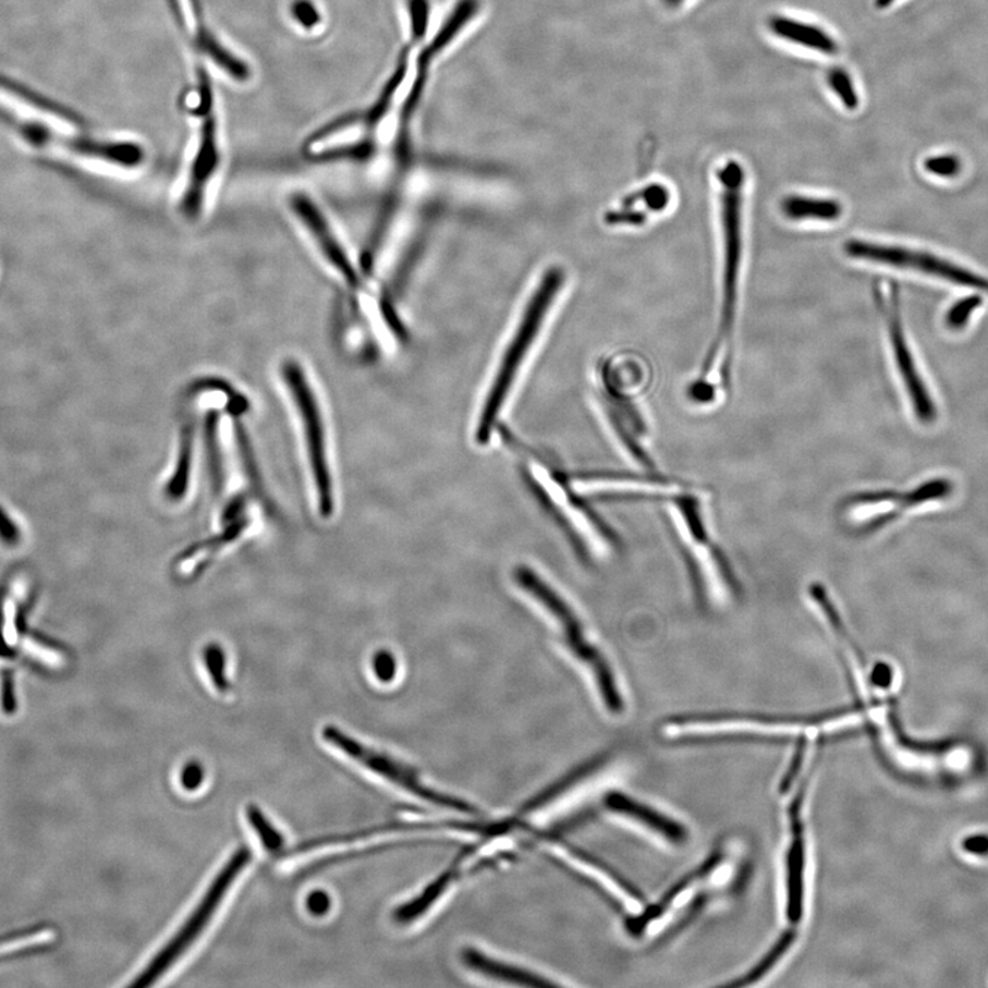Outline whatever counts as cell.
I'll return each instance as SVG.
<instances>
[{
	"label": "cell",
	"instance_id": "cell-29",
	"mask_svg": "<svg viewBox=\"0 0 988 988\" xmlns=\"http://www.w3.org/2000/svg\"><path fill=\"white\" fill-rule=\"evenodd\" d=\"M869 684L875 686L877 690H889L891 688L892 681H894V670L890 663L876 662L871 666L868 673Z\"/></svg>",
	"mask_w": 988,
	"mask_h": 988
},
{
	"label": "cell",
	"instance_id": "cell-15",
	"mask_svg": "<svg viewBox=\"0 0 988 988\" xmlns=\"http://www.w3.org/2000/svg\"><path fill=\"white\" fill-rule=\"evenodd\" d=\"M770 29L776 36L791 41L797 46L806 47L808 50L822 52V54H837L838 44L833 40L828 32L818 28L816 25L802 23L795 19L776 15L769 21Z\"/></svg>",
	"mask_w": 988,
	"mask_h": 988
},
{
	"label": "cell",
	"instance_id": "cell-11",
	"mask_svg": "<svg viewBox=\"0 0 988 988\" xmlns=\"http://www.w3.org/2000/svg\"><path fill=\"white\" fill-rule=\"evenodd\" d=\"M875 292L877 303H879L885 315L895 366L898 373H900L907 398L911 400L914 415H916L918 420L928 425V423L937 419V406H935L931 395H929L926 382L922 378L920 369L917 368L916 358H914L911 345H908L906 332L903 329L896 289L891 286L885 294L883 290L876 286Z\"/></svg>",
	"mask_w": 988,
	"mask_h": 988
},
{
	"label": "cell",
	"instance_id": "cell-8",
	"mask_svg": "<svg viewBox=\"0 0 988 988\" xmlns=\"http://www.w3.org/2000/svg\"><path fill=\"white\" fill-rule=\"evenodd\" d=\"M321 734H324V739L327 743L331 744V746H334L337 749H340L346 757L356 760V763L364 766V768L374 771V773L390 781V783L399 785L400 789L410 792V794L420 797L423 801L432 803V805L452 808V810L466 813V815H475V813H477V808L469 805L466 801L441 794V792L429 789V786L422 783L419 776H417L416 771L410 768V766L389 757L388 754L369 748L366 744L349 736V734L341 731L340 728L332 725L326 727Z\"/></svg>",
	"mask_w": 988,
	"mask_h": 988
},
{
	"label": "cell",
	"instance_id": "cell-23",
	"mask_svg": "<svg viewBox=\"0 0 988 988\" xmlns=\"http://www.w3.org/2000/svg\"><path fill=\"white\" fill-rule=\"evenodd\" d=\"M193 429L194 427L192 423H187V425L184 426L178 474L176 477H174V479L172 480L171 490H169L171 491V496H173V498H181V496H183L184 489H186L190 463H192Z\"/></svg>",
	"mask_w": 988,
	"mask_h": 988
},
{
	"label": "cell",
	"instance_id": "cell-22",
	"mask_svg": "<svg viewBox=\"0 0 988 988\" xmlns=\"http://www.w3.org/2000/svg\"><path fill=\"white\" fill-rule=\"evenodd\" d=\"M828 83L829 87L837 94V97L845 109L852 110V112L853 110L858 109V93L854 87L852 76L849 75V72L845 71V69L833 68L832 71L829 72Z\"/></svg>",
	"mask_w": 988,
	"mask_h": 988
},
{
	"label": "cell",
	"instance_id": "cell-4",
	"mask_svg": "<svg viewBox=\"0 0 988 988\" xmlns=\"http://www.w3.org/2000/svg\"><path fill=\"white\" fill-rule=\"evenodd\" d=\"M514 580L526 595L540 603L542 609L557 621L559 627L562 629L563 641L566 643L569 651L594 675L597 691H599L607 710L620 715L623 710V699L621 691L618 688L615 674L612 672L606 655L595 643L590 642L577 612L553 586L549 585L532 568L517 566L514 570Z\"/></svg>",
	"mask_w": 988,
	"mask_h": 988
},
{
	"label": "cell",
	"instance_id": "cell-20",
	"mask_svg": "<svg viewBox=\"0 0 988 988\" xmlns=\"http://www.w3.org/2000/svg\"><path fill=\"white\" fill-rule=\"evenodd\" d=\"M453 871H447V874L438 877L435 883L427 887V889L422 892L420 896L395 908L393 913L394 920L404 924L414 922L415 918L420 917L422 914L436 902L437 898L441 896L442 892L446 891L448 885L451 883Z\"/></svg>",
	"mask_w": 988,
	"mask_h": 988
},
{
	"label": "cell",
	"instance_id": "cell-30",
	"mask_svg": "<svg viewBox=\"0 0 988 988\" xmlns=\"http://www.w3.org/2000/svg\"><path fill=\"white\" fill-rule=\"evenodd\" d=\"M791 940V935H786V937H784V939L781 940V942L776 946L773 950H771L770 955H768V957H766L763 963L759 964L758 968H755L752 974L748 975V981L758 979L759 976H763L766 971L771 968V965H773L776 961L781 957V954L784 953L785 949L789 948Z\"/></svg>",
	"mask_w": 988,
	"mask_h": 988
},
{
	"label": "cell",
	"instance_id": "cell-10",
	"mask_svg": "<svg viewBox=\"0 0 988 988\" xmlns=\"http://www.w3.org/2000/svg\"><path fill=\"white\" fill-rule=\"evenodd\" d=\"M844 255L853 260L877 264L900 269H911L932 277L949 280L960 286L980 290L988 293V280L968 269L942 260L927 252L908 249V247L885 245L864 240H849L843 245Z\"/></svg>",
	"mask_w": 988,
	"mask_h": 988
},
{
	"label": "cell",
	"instance_id": "cell-7",
	"mask_svg": "<svg viewBox=\"0 0 988 988\" xmlns=\"http://www.w3.org/2000/svg\"><path fill=\"white\" fill-rule=\"evenodd\" d=\"M280 377H282L290 399L300 415L317 491H319L321 514L331 515L334 501H332L331 478L329 468H327L325 422L315 390L312 388L309 378L306 377L305 369L295 358H286L280 364Z\"/></svg>",
	"mask_w": 988,
	"mask_h": 988
},
{
	"label": "cell",
	"instance_id": "cell-17",
	"mask_svg": "<svg viewBox=\"0 0 988 988\" xmlns=\"http://www.w3.org/2000/svg\"><path fill=\"white\" fill-rule=\"evenodd\" d=\"M781 211L791 221L833 223L842 218L843 205L838 199L790 194L781 200Z\"/></svg>",
	"mask_w": 988,
	"mask_h": 988
},
{
	"label": "cell",
	"instance_id": "cell-9",
	"mask_svg": "<svg viewBox=\"0 0 988 988\" xmlns=\"http://www.w3.org/2000/svg\"><path fill=\"white\" fill-rule=\"evenodd\" d=\"M199 132L192 166L187 174L186 187L181 199V211L188 220L198 219L203 214L209 184L220 168L221 153L219 144L218 121L214 109V94L210 81L205 72L199 73Z\"/></svg>",
	"mask_w": 988,
	"mask_h": 988
},
{
	"label": "cell",
	"instance_id": "cell-31",
	"mask_svg": "<svg viewBox=\"0 0 988 988\" xmlns=\"http://www.w3.org/2000/svg\"><path fill=\"white\" fill-rule=\"evenodd\" d=\"M204 768L198 763H190L184 766L181 773V783L184 790L195 791L199 789L204 781Z\"/></svg>",
	"mask_w": 988,
	"mask_h": 988
},
{
	"label": "cell",
	"instance_id": "cell-25",
	"mask_svg": "<svg viewBox=\"0 0 988 988\" xmlns=\"http://www.w3.org/2000/svg\"><path fill=\"white\" fill-rule=\"evenodd\" d=\"M926 171L940 178H953L960 172L961 162L954 156L931 157L924 162Z\"/></svg>",
	"mask_w": 988,
	"mask_h": 988
},
{
	"label": "cell",
	"instance_id": "cell-2",
	"mask_svg": "<svg viewBox=\"0 0 988 988\" xmlns=\"http://www.w3.org/2000/svg\"><path fill=\"white\" fill-rule=\"evenodd\" d=\"M670 515L680 538L692 588L703 605L737 600L742 586L725 549L717 540L699 495L684 486L668 499Z\"/></svg>",
	"mask_w": 988,
	"mask_h": 988
},
{
	"label": "cell",
	"instance_id": "cell-36",
	"mask_svg": "<svg viewBox=\"0 0 988 988\" xmlns=\"http://www.w3.org/2000/svg\"><path fill=\"white\" fill-rule=\"evenodd\" d=\"M663 2L668 8H679L685 2V0H663Z\"/></svg>",
	"mask_w": 988,
	"mask_h": 988
},
{
	"label": "cell",
	"instance_id": "cell-12",
	"mask_svg": "<svg viewBox=\"0 0 988 988\" xmlns=\"http://www.w3.org/2000/svg\"><path fill=\"white\" fill-rule=\"evenodd\" d=\"M0 124L7 125L15 134L23 136L36 147H60L77 156L93 160L113 163V166L134 168L141 166L145 151L132 142L95 141L89 137H69L54 134L44 126L25 123L4 109H0Z\"/></svg>",
	"mask_w": 988,
	"mask_h": 988
},
{
	"label": "cell",
	"instance_id": "cell-34",
	"mask_svg": "<svg viewBox=\"0 0 988 988\" xmlns=\"http://www.w3.org/2000/svg\"><path fill=\"white\" fill-rule=\"evenodd\" d=\"M964 849L966 850V852H969L972 854H988V838L972 837L969 839H966L964 842Z\"/></svg>",
	"mask_w": 988,
	"mask_h": 988
},
{
	"label": "cell",
	"instance_id": "cell-21",
	"mask_svg": "<svg viewBox=\"0 0 988 988\" xmlns=\"http://www.w3.org/2000/svg\"><path fill=\"white\" fill-rule=\"evenodd\" d=\"M246 816L251 827L255 829L258 839H260L263 847L266 849L269 854L283 855L284 852H286V843H284L282 833L273 827V824L268 820V817L264 815L260 807L253 805L252 803V805L246 808Z\"/></svg>",
	"mask_w": 988,
	"mask_h": 988
},
{
	"label": "cell",
	"instance_id": "cell-35",
	"mask_svg": "<svg viewBox=\"0 0 988 988\" xmlns=\"http://www.w3.org/2000/svg\"><path fill=\"white\" fill-rule=\"evenodd\" d=\"M894 2L895 0H876L875 4L877 9H886L891 7Z\"/></svg>",
	"mask_w": 988,
	"mask_h": 988
},
{
	"label": "cell",
	"instance_id": "cell-13",
	"mask_svg": "<svg viewBox=\"0 0 988 988\" xmlns=\"http://www.w3.org/2000/svg\"><path fill=\"white\" fill-rule=\"evenodd\" d=\"M290 208H292L293 214L300 219V223L309 232L320 255L324 256L325 260L329 263V266L340 275L343 282L349 284V288L356 289L361 286V275H358L357 269L353 267V263L351 261V258H349L345 247L342 246L336 232L332 231L324 211L317 208V205L310 199L309 195L294 193L292 197H290Z\"/></svg>",
	"mask_w": 988,
	"mask_h": 988
},
{
	"label": "cell",
	"instance_id": "cell-6",
	"mask_svg": "<svg viewBox=\"0 0 988 988\" xmlns=\"http://www.w3.org/2000/svg\"><path fill=\"white\" fill-rule=\"evenodd\" d=\"M953 491L949 479L937 478L911 490H865L844 498L840 512L863 535H869L890 525L903 512L916 509L928 501L948 498Z\"/></svg>",
	"mask_w": 988,
	"mask_h": 988
},
{
	"label": "cell",
	"instance_id": "cell-26",
	"mask_svg": "<svg viewBox=\"0 0 988 988\" xmlns=\"http://www.w3.org/2000/svg\"><path fill=\"white\" fill-rule=\"evenodd\" d=\"M373 669L380 683H392L398 674V660L388 651H380L374 657Z\"/></svg>",
	"mask_w": 988,
	"mask_h": 988
},
{
	"label": "cell",
	"instance_id": "cell-18",
	"mask_svg": "<svg viewBox=\"0 0 988 988\" xmlns=\"http://www.w3.org/2000/svg\"><path fill=\"white\" fill-rule=\"evenodd\" d=\"M0 89L25 100L26 103L35 106V108H39L47 113L57 115V118L66 120L69 123L77 126L84 125V120L81 118V114L56 102V100L45 97V95H41L40 93H36L35 89L26 87L25 84L2 75V73H0Z\"/></svg>",
	"mask_w": 988,
	"mask_h": 988
},
{
	"label": "cell",
	"instance_id": "cell-14",
	"mask_svg": "<svg viewBox=\"0 0 988 988\" xmlns=\"http://www.w3.org/2000/svg\"><path fill=\"white\" fill-rule=\"evenodd\" d=\"M462 960L468 969L477 972L479 975L488 976L490 979L526 987L557 986L554 983L544 979L542 976L533 974L530 971L503 963V961L490 959L489 955L480 953L477 949H464Z\"/></svg>",
	"mask_w": 988,
	"mask_h": 988
},
{
	"label": "cell",
	"instance_id": "cell-5",
	"mask_svg": "<svg viewBox=\"0 0 988 988\" xmlns=\"http://www.w3.org/2000/svg\"><path fill=\"white\" fill-rule=\"evenodd\" d=\"M251 859L252 852L246 845H242V847L237 849L236 852L231 855V858L227 861L223 868L216 875L214 881H211L208 890H206L204 896L200 898L198 905L195 906L187 920L184 922L183 926L178 929V932L168 940V943L158 951L156 957H153L150 963L146 965V968L136 976V979L130 983L131 987H149L155 985L167 971L172 968V965L176 963L178 960H181L182 955L192 948L195 940H197L199 935L204 932V929L208 927L216 911H218L221 902H223L227 892H229L231 886L234 885V881L236 880V877L241 875V871L251 863Z\"/></svg>",
	"mask_w": 988,
	"mask_h": 988
},
{
	"label": "cell",
	"instance_id": "cell-28",
	"mask_svg": "<svg viewBox=\"0 0 988 988\" xmlns=\"http://www.w3.org/2000/svg\"><path fill=\"white\" fill-rule=\"evenodd\" d=\"M292 14L294 20L306 29L314 28L320 23V15L309 0H297V2H294Z\"/></svg>",
	"mask_w": 988,
	"mask_h": 988
},
{
	"label": "cell",
	"instance_id": "cell-3",
	"mask_svg": "<svg viewBox=\"0 0 988 988\" xmlns=\"http://www.w3.org/2000/svg\"><path fill=\"white\" fill-rule=\"evenodd\" d=\"M720 183V229L722 240L721 314L718 334L703 361L699 379L715 367L731 345L737 315L739 283L743 264V205L746 173L742 163L729 160L717 173Z\"/></svg>",
	"mask_w": 988,
	"mask_h": 988
},
{
	"label": "cell",
	"instance_id": "cell-24",
	"mask_svg": "<svg viewBox=\"0 0 988 988\" xmlns=\"http://www.w3.org/2000/svg\"><path fill=\"white\" fill-rule=\"evenodd\" d=\"M205 662L216 688L220 692L229 691V681H227L224 672L225 662L223 651L216 646L206 649Z\"/></svg>",
	"mask_w": 988,
	"mask_h": 988
},
{
	"label": "cell",
	"instance_id": "cell-27",
	"mask_svg": "<svg viewBox=\"0 0 988 988\" xmlns=\"http://www.w3.org/2000/svg\"><path fill=\"white\" fill-rule=\"evenodd\" d=\"M980 304L981 300L976 297L961 301V303L955 305L953 309H950L948 316H946L948 325L953 327V329H960V327H963L966 324V320L969 319L971 315L974 314V310Z\"/></svg>",
	"mask_w": 988,
	"mask_h": 988
},
{
	"label": "cell",
	"instance_id": "cell-1",
	"mask_svg": "<svg viewBox=\"0 0 988 988\" xmlns=\"http://www.w3.org/2000/svg\"><path fill=\"white\" fill-rule=\"evenodd\" d=\"M566 284L568 272L563 267H548L536 279L523 301L486 383L488 386L475 427V441L479 446H486L490 441L507 403L535 355Z\"/></svg>",
	"mask_w": 988,
	"mask_h": 988
},
{
	"label": "cell",
	"instance_id": "cell-16",
	"mask_svg": "<svg viewBox=\"0 0 988 988\" xmlns=\"http://www.w3.org/2000/svg\"><path fill=\"white\" fill-rule=\"evenodd\" d=\"M606 806L618 815L631 817L654 831L662 833L664 838L673 840V842H681L686 837L684 828L678 826V822L669 820L668 817L659 815L652 808L642 805L621 792H611L607 795Z\"/></svg>",
	"mask_w": 988,
	"mask_h": 988
},
{
	"label": "cell",
	"instance_id": "cell-33",
	"mask_svg": "<svg viewBox=\"0 0 988 988\" xmlns=\"http://www.w3.org/2000/svg\"><path fill=\"white\" fill-rule=\"evenodd\" d=\"M688 395L695 404H709L715 400L716 390L707 380H696L690 386Z\"/></svg>",
	"mask_w": 988,
	"mask_h": 988
},
{
	"label": "cell",
	"instance_id": "cell-19",
	"mask_svg": "<svg viewBox=\"0 0 988 988\" xmlns=\"http://www.w3.org/2000/svg\"><path fill=\"white\" fill-rule=\"evenodd\" d=\"M796 837L790 850L789 857V914L790 920L796 923L802 916L803 907V868H805V847L801 829H796Z\"/></svg>",
	"mask_w": 988,
	"mask_h": 988
},
{
	"label": "cell",
	"instance_id": "cell-32",
	"mask_svg": "<svg viewBox=\"0 0 988 988\" xmlns=\"http://www.w3.org/2000/svg\"><path fill=\"white\" fill-rule=\"evenodd\" d=\"M306 908L312 916H326L331 908V898L325 891H314L306 898Z\"/></svg>",
	"mask_w": 988,
	"mask_h": 988
}]
</instances>
